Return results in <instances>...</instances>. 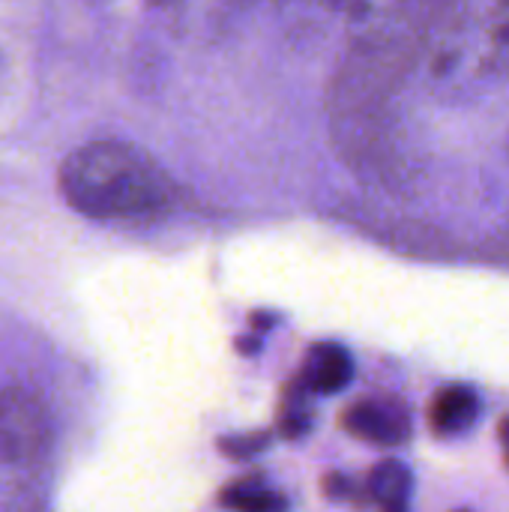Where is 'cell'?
<instances>
[{
    "label": "cell",
    "mask_w": 509,
    "mask_h": 512,
    "mask_svg": "<svg viewBox=\"0 0 509 512\" xmlns=\"http://www.w3.org/2000/svg\"><path fill=\"white\" fill-rule=\"evenodd\" d=\"M60 192L72 210L102 222L159 216L174 201V183L162 165L135 144L93 141L60 165Z\"/></svg>",
    "instance_id": "6da1fadb"
},
{
    "label": "cell",
    "mask_w": 509,
    "mask_h": 512,
    "mask_svg": "<svg viewBox=\"0 0 509 512\" xmlns=\"http://www.w3.org/2000/svg\"><path fill=\"white\" fill-rule=\"evenodd\" d=\"M351 45L411 54L429 21V0H345Z\"/></svg>",
    "instance_id": "7a4b0ae2"
},
{
    "label": "cell",
    "mask_w": 509,
    "mask_h": 512,
    "mask_svg": "<svg viewBox=\"0 0 509 512\" xmlns=\"http://www.w3.org/2000/svg\"><path fill=\"white\" fill-rule=\"evenodd\" d=\"M0 450L33 462H51V414L45 402L21 384L0 387Z\"/></svg>",
    "instance_id": "3957f363"
},
{
    "label": "cell",
    "mask_w": 509,
    "mask_h": 512,
    "mask_svg": "<svg viewBox=\"0 0 509 512\" xmlns=\"http://www.w3.org/2000/svg\"><path fill=\"white\" fill-rule=\"evenodd\" d=\"M342 426L369 444L378 447H399L411 438V417L399 399L378 396V399H363L351 405L342 414Z\"/></svg>",
    "instance_id": "277c9868"
},
{
    "label": "cell",
    "mask_w": 509,
    "mask_h": 512,
    "mask_svg": "<svg viewBox=\"0 0 509 512\" xmlns=\"http://www.w3.org/2000/svg\"><path fill=\"white\" fill-rule=\"evenodd\" d=\"M48 468L0 450V512H48Z\"/></svg>",
    "instance_id": "5b68a950"
},
{
    "label": "cell",
    "mask_w": 509,
    "mask_h": 512,
    "mask_svg": "<svg viewBox=\"0 0 509 512\" xmlns=\"http://www.w3.org/2000/svg\"><path fill=\"white\" fill-rule=\"evenodd\" d=\"M480 21L477 69L480 75H507L509 72V0H483V12H471Z\"/></svg>",
    "instance_id": "8992f818"
},
{
    "label": "cell",
    "mask_w": 509,
    "mask_h": 512,
    "mask_svg": "<svg viewBox=\"0 0 509 512\" xmlns=\"http://www.w3.org/2000/svg\"><path fill=\"white\" fill-rule=\"evenodd\" d=\"M300 378L303 384L318 393V396H330V393H339L351 384L354 378V363H351V354L336 345V342H321V345H312V351L306 354L303 360V369H300Z\"/></svg>",
    "instance_id": "52a82bcc"
},
{
    "label": "cell",
    "mask_w": 509,
    "mask_h": 512,
    "mask_svg": "<svg viewBox=\"0 0 509 512\" xmlns=\"http://www.w3.org/2000/svg\"><path fill=\"white\" fill-rule=\"evenodd\" d=\"M480 414V399L471 387H444L432 405H429V426L435 435L441 438H453V435H462L465 429L474 426Z\"/></svg>",
    "instance_id": "ba28073f"
},
{
    "label": "cell",
    "mask_w": 509,
    "mask_h": 512,
    "mask_svg": "<svg viewBox=\"0 0 509 512\" xmlns=\"http://www.w3.org/2000/svg\"><path fill=\"white\" fill-rule=\"evenodd\" d=\"M411 474L402 462H381L366 480V501L378 504L381 512H408Z\"/></svg>",
    "instance_id": "9c48e42d"
},
{
    "label": "cell",
    "mask_w": 509,
    "mask_h": 512,
    "mask_svg": "<svg viewBox=\"0 0 509 512\" xmlns=\"http://www.w3.org/2000/svg\"><path fill=\"white\" fill-rule=\"evenodd\" d=\"M219 504L231 512H285L288 501L273 492L261 477H240L228 483L219 495Z\"/></svg>",
    "instance_id": "30bf717a"
},
{
    "label": "cell",
    "mask_w": 509,
    "mask_h": 512,
    "mask_svg": "<svg viewBox=\"0 0 509 512\" xmlns=\"http://www.w3.org/2000/svg\"><path fill=\"white\" fill-rule=\"evenodd\" d=\"M309 396L312 390L303 384V378L297 375L288 387H285V396H282V405H279V432L291 441L303 438L309 429H312V408H309Z\"/></svg>",
    "instance_id": "8fae6325"
},
{
    "label": "cell",
    "mask_w": 509,
    "mask_h": 512,
    "mask_svg": "<svg viewBox=\"0 0 509 512\" xmlns=\"http://www.w3.org/2000/svg\"><path fill=\"white\" fill-rule=\"evenodd\" d=\"M270 444V435L267 432H255V435H237V438H222L219 441V450L228 456V459H252L255 453H261L264 447Z\"/></svg>",
    "instance_id": "7c38bea8"
},
{
    "label": "cell",
    "mask_w": 509,
    "mask_h": 512,
    "mask_svg": "<svg viewBox=\"0 0 509 512\" xmlns=\"http://www.w3.org/2000/svg\"><path fill=\"white\" fill-rule=\"evenodd\" d=\"M285 6H291L294 15L306 18V21H321L324 15H333L339 9H345V0H282Z\"/></svg>",
    "instance_id": "4fadbf2b"
},
{
    "label": "cell",
    "mask_w": 509,
    "mask_h": 512,
    "mask_svg": "<svg viewBox=\"0 0 509 512\" xmlns=\"http://www.w3.org/2000/svg\"><path fill=\"white\" fill-rule=\"evenodd\" d=\"M324 489H327V495H330L333 501H345V498H351V492H354V486H351L345 477H339V474H330V477L324 480Z\"/></svg>",
    "instance_id": "5bb4252c"
},
{
    "label": "cell",
    "mask_w": 509,
    "mask_h": 512,
    "mask_svg": "<svg viewBox=\"0 0 509 512\" xmlns=\"http://www.w3.org/2000/svg\"><path fill=\"white\" fill-rule=\"evenodd\" d=\"M498 435H501V444H504V456H507V465H509V417L504 420V423H501Z\"/></svg>",
    "instance_id": "9a60e30c"
},
{
    "label": "cell",
    "mask_w": 509,
    "mask_h": 512,
    "mask_svg": "<svg viewBox=\"0 0 509 512\" xmlns=\"http://www.w3.org/2000/svg\"><path fill=\"white\" fill-rule=\"evenodd\" d=\"M252 324H255L258 330H264V327L270 330V327H273V318H264V315H252Z\"/></svg>",
    "instance_id": "2e32d148"
},
{
    "label": "cell",
    "mask_w": 509,
    "mask_h": 512,
    "mask_svg": "<svg viewBox=\"0 0 509 512\" xmlns=\"http://www.w3.org/2000/svg\"><path fill=\"white\" fill-rule=\"evenodd\" d=\"M237 348H240L243 354H255V348H258V342H255V339H246V342L240 339V342H237Z\"/></svg>",
    "instance_id": "e0dca14e"
},
{
    "label": "cell",
    "mask_w": 509,
    "mask_h": 512,
    "mask_svg": "<svg viewBox=\"0 0 509 512\" xmlns=\"http://www.w3.org/2000/svg\"><path fill=\"white\" fill-rule=\"evenodd\" d=\"M459 512H468V510H459Z\"/></svg>",
    "instance_id": "ac0fdd59"
}]
</instances>
